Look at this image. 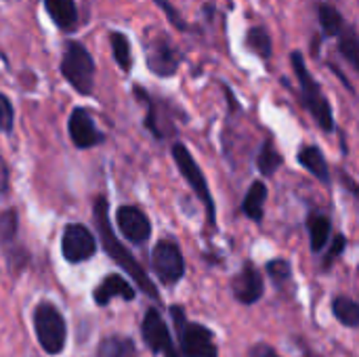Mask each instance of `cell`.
<instances>
[{
  "mask_svg": "<svg viewBox=\"0 0 359 357\" xmlns=\"http://www.w3.org/2000/svg\"><path fill=\"white\" fill-rule=\"evenodd\" d=\"M141 332H143V341L145 345L164 357H179L175 345H172V337L170 330L166 326V322L162 320V316L158 314V309H149L141 322Z\"/></svg>",
  "mask_w": 359,
  "mask_h": 357,
  "instance_id": "obj_9",
  "label": "cell"
},
{
  "mask_svg": "<svg viewBox=\"0 0 359 357\" xmlns=\"http://www.w3.org/2000/svg\"><path fill=\"white\" fill-rule=\"evenodd\" d=\"M34 330L40 347L48 356H59L67 341V326L61 311L50 303H38L34 309Z\"/></svg>",
  "mask_w": 359,
  "mask_h": 357,
  "instance_id": "obj_3",
  "label": "cell"
},
{
  "mask_svg": "<svg viewBox=\"0 0 359 357\" xmlns=\"http://www.w3.org/2000/svg\"><path fill=\"white\" fill-rule=\"evenodd\" d=\"M17 229H19L17 213L13 208L11 210H2L0 213V246L4 248L6 259H8L13 269H21L27 263L25 250L23 248H13V244L17 240Z\"/></svg>",
  "mask_w": 359,
  "mask_h": 357,
  "instance_id": "obj_13",
  "label": "cell"
},
{
  "mask_svg": "<svg viewBox=\"0 0 359 357\" xmlns=\"http://www.w3.org/2000/svg\"><path fill=\"white\" fill-rule=\"evenodd\" d=\"M158 6H162L164 8V13H166V17L170 19V23H175V27H179V29H187V25H185V21L181 19V15L177 13V8L170 4V2H166V0H154Z\"/></svg>",
  "mask_w": 359,
  "mask_h": 357,
  "instance_id": "obj_30",
  "label": "cell"
},
{
  "mask_svg": "<svg viewBox=\"0 0 359 357\" xmlns=\"http://www.w3.org/2000/svg\"><path fill=\"white\" fill-rule=\"evenodd\" d=\"M318 17H320V25H322L324 36H339L345 27L343 15L332 4H320Z\"/></svg>",
  "mask_w": 359,
  "mask_h": 357,
  "instance_id": "obj_24",
  "label": "cell"
},
{
  "mask_svg": "<svg viewBox=\"0 0 359 357\" xmlns=\"http://www.w3.org/2000/svg\"><path fill=\"white\" fill-rule=\"evenodd\" d=\"M114 297L133 301V299L137 297V292H135V288H133L122 276L111 274V276H107V278L95 288L93 299H95V303H97L99 307H105V305H109V301H111Z\"/></svg>",
  "mask_w": 359,
  "mask_h": 357,
  "instance_id": "obj_15",
  "label": "cell"
},
{
  "mask_svg": "<svg viewBox=\"0 0 359 357\" xmlns=\"http://www.w3.org/2000/svg\"><path fill=\"white\" fill-rule=\"evenodd\" d=\"M97 357H137V347L128 337H107L99 343Z\"/></svg>",
  "mask_w": 359,
  "mask_h": 357,
  "instance_id": "obj_19",
  "label": "cell"
},
{
  "mask_svg": "<svg viewBox=\"0 0 359 357\" xmlns=\"http://www.w3.org/2000/svg\"><path fill=\"white\" fill-rule=\"evenodd\" d=\"M282 156H280V151L273 147V141L271 139H265V143L261 145V149H259V156H257V166H259V170L265 175V177H271L280 166H282Z\"/></svg>",
  "mask_w": 359,
  "mask_h": 357,
  "instance_id": "obj_22",
  "label": "cell"
},
{
  "mask_svg": "<svg viewBox=\"0 0 359 357\" xmlns=\"http://www.w3.org/2000/svg\"><path fill=\"white\" fill-rule=\"evenodd\" d=\"M181 63V55L177 53V48L170 44V40L166 36H158L154 42L147 44V67L162 78H168L172 74H177Z\"/></svg>",
  "mask_w": 359,
  "mask_h": 357,
  "instance_id": "obj_11",
  "label": "cell"
},
{
  "mask_svg": "<svg viewBox=\"0 0 359 357\" xmlns=\"http://www.w3.org/2000/svg\"><path fill=\"white\" fill-rule=\"evenodd\" d=\"M231 290L236 301H240L242 305H252L263 297V278L252 263H246L244 269L233 278Z\"/></svg>",
  "mask_w": 359,
  "mask_h": 357,
  "instance_id": "obj_14",
  "label": "cell"
},
{
  "mask_svg": "<svg viewBox=\"0 0 359 357\" xmlns=\"http://www.w3.org/2000/svg\"><path fill=\"white\" fill-rule=\"evenodd\" d=\"M246 44H248V48H250L252 53H257L259 57H263V59H269V57H271V50H273V46H271V36L267 34L265 27H261V25L252 27V29L246 34Z\"/></svg>",
  "mask_w": 359,
  "mask_h": 357,
  "instance_id": "obj_26",
  "label": "cell"
},
{
  "mask_svg": "<svg viewBox=\"0 0 359 357\" xmlns=\"http://www.w3.org/2000/svg\"><path fill=\"white\" fill-rule=\"evenodd\" d=\"M307 229L311 234V250L320 252L322 248H326V244L330 240V219L326 215L313 213L307 219Z\"/></svg>",
  "mask_w": 359,
  "mask_h": 357,
  "instance_id": "obj_20",
  "label": "cell"
},
{
  "mask_svg": "<svg viewBox=\"0 0 359 357\" xmlns=\"http://www.w3.org/2000/svg\"><path fill=\"white\" fill-rule=\"evenodd\" d=\"M290 61H292V67H294V74L299 78V84H301V97H303V103L305 107L309 109V114L316 118V122L320 124L322 130L330 133L334 128V116H332V107L328 103V99L324 97L320 84L316 82V78L309 74L307 65H305V59H303V53L294 50L290 55Z\"/></svg>",
  "mask_w": 359,
  "mask_h": 357,
  "instance_id": "obj_2",
  "label": "cell"
},
{
  "mask_svg": "<svg viewBox=\"0 0 359 357\" xmlns=\"http://www.w3.org/2000/svg\"><path fill=\"white\" fill-rule=\"evenodd\" d=\"M339 50L343 53V57L358 69L359 67V40L355 25L343 27V32L339 34Z\"/></svg>",
  "mask_w": 359,
  "mask_h": 357,
  "instance_id": "obj_23",
  "label": "cell"
},
{
  "mask_svg": "<svg viewBox=\"0 0 359 357\" xmlns=\"http://www.w3.org/2000/svg\"><path fill=\"white\" fill-rule=\"evenodd\" d=\"M13 120H15V112L11 101L0 93V130L2 133H11L13 130Z\"/></svg>",
  "mask_w": 359,
  "mask_h": 357,
  "instance_id": "obj_28",
  "label": "cell"
},
{
  "mask_svg": "<svg viewBox=\"0 0 359 357\" xmlns=\"http://www.w3.org/2000/svg\"><path fill=\"white\" fill-rule=\"evenodd\" d=\"M267 274L271 276V280L276 284H284L290 280L292 276V269H290V263L284 261V259H276V261H269L267 263Z\"/></svg>",
  "mask_w": 359,
  "mask_h": 357,
  "instance_id": "obj_27",
  "label": "cell"
},
{
  "mask_svg": "<svg viewBox=\"0 0 359 357\" xmlns=\"http://www.w3.org/2000/svg\"><path fill=\"white\" fill-rule=\"evenodd\" d=\"M44 8L53 23L65 32L76 29L78 23V8L74 0H44Z\"/></svg>",
  "mask_w": 359,
  "mask_h": 357,
  "instance_id": "obj_16",
  "label": "cell"
},
{
  "mask_svg": "<svg viewBox=\"0 0 359 357\" xmlns=\"http://www.w3.org/2000/svg\"><path fill=\"white\" fill-rule=\"evenodd\" d=\"M250 357H282L276 349H271L269 345H255L250 349Z\"/></svg>",
  "mask_w": 359,
  "mask_h": 357,
  "instance_id": "obj_31",
  "label": "cell"
},
{
  "mask_svg": "<svg viewBox=\"0 0 359 357\" xmlns=\"http://www.w3.org/2000/svg\"><path fill=\"white\" fill-rule=\"evenodd\" d=\"M109 42H111V50L116 57V63L120 65V69L128 72L133 67V53H130V42L122 32H111L109 34Z\"/></svg>",
  "mask_w": 359,
  "mask_h": 357,
  "instance_id": "obj_25",
  "label": "cell"
},
{
  "mask_svg": "<svg viewBox=\"0 0 359 357\" xmlns=\"http://www.w3.org/2000/svg\"><path fill=\"white\" fill-rule=\"evenodd\" d=\"M69 139L78 149H90L105 141V135L97 128L90 112L86 107H76L69 116Z\"/></svg>",
  "mask_w": 359,
  "mask_h": 357,
  "instance_id": "obj_10",
  "label": "cell"
},
{
  "mask_svg": "<svg viewBox=\"0 0 359 357\" xmlns=\"http://www.w3.org/2000/svg\"><path fill=\"white\" fill-rule=\"evenodd\" d=\"M170 316L175 320L177 326V335H179V345H181V353L183 357H212L217 356V347L212 341V332L208 328H204L202 324L196 322H187L185 314L181 307H172Z\"/></svg>",
  "mask_w": 359,
  "mask_h": 357,
  "instance_id": "obj_5",
  "label": "cell"
},
{
  "mask_svg": "<svg viewBox=\"0 0 359 357\" xmlns=\"http://www.w3.org/2000/svg\"><path fill=\"white\" fill-rule=\"evenodd\" d=\"M212 357H217V356H212Z\"/></svg>",
  "mask_w": 359,
  "mask_h": 357,
  "instance_id": "obj_33",
  "label": "cell"
},
{
  "mask_svg": "<svg viewBox=\"0 0 359 357\" xmlns=\"http://www.w3.org/2000/svg\"><path fill=\"white\" fill-rule=\"evenodd\" d=\"M95 250H97V242L84 225L69 223L65 227L63 238H61V252H63L65 261L84 263L95 255Z\"/></svg>",
  "mask_w": 359,
  "mask_h": 357,
  "instance_id": "obj_8",
  "label": "cell"
},
{
  "mask_svg": "<svg viewBox=\"0 0 359 357\" xmlns=\"http://www.w3.org/2000/svg\"><path fill=\"white\" fill-rule=\"evenodd\" d=\"M61 74L80 95H90L95 86V61L84 44L69 40L61 59Z\"/></svg>",
  "mask_w": 359,
  "mask_h": 357,
  "instance_id": "obj_4",
  "label": "cell"
},
{
  "mask_svg": "<svg viewBox=\"0 0 359 357\" xmlns=\"http://www.w3.org/2000/svg\"><path fill=\"white\" fill-rule=\"evenodd\" d=\"M345 246H347V240H345V236H337L334 238V242H332V248L328 250V257L324 259V267H330L341 255H343V250H345Z\"/></svg>",
  "mask_w": 359,
  "mask_h": 357,
  "instance_id": "obj_29",
  "label": "cell"
},
{
  "mask_svg": "<svg viewBox=\"0 0 359 357\" xmlns=\"http://www.w3.org/2000/svg\"><path fill=\"white\" fill-rule=\"evenodd\" d=\"M265 200H267V187L263 181H255L244 198V204H242V210L248 219H252L255 223H261L263 221V210H265Z\"/></svg>",
  "mask_w": 359,
  "mask_h": 357,
  "instance_id": "obj_17",
  "label": "cell"
},
{
  "mask_svg": "<svg viewBox=\"0 0 359 357\" xmlns=\"http://www.w3.org/2000/svg\"><path fill=\"white\" fill-rule=\"evenodd\" d=\"M172 158L183 175V179L189 183V187L194 189V194L202 200L204 208H206V215H208V223L215 225V200L210 196V189H208V183H206V177L204 173L200 170L198 162L194 160V156L189 154V149L183 145V143H175L172 145Z\"/></svg>",
  "mask_w": 359,
  "mask_h": 357,
  "instance_id": "obj_6",
  "label": "cell"
},
{
  "mask_svg": "<svg viewBox=\"0 0 359 357\" xmlns=\"http://www.w3.org/2000/svg\"><path fill=\"white\" fill-rule=\"evenodd\" d=\"M299 162L303 168H307L316 179H320L322 183H328L330 181V175H328V164H326V158L322 154L320 147L316 145H309V147H303L301 154H299Z\"/></svg>",
  "mask_w": 359,
  "mask_h": 357,
  "instance_id": "obj_18",
  "label": "cell"
},
{
  "mask_svg": "<svg viewBox=\"0 0 359 357\" xmlns=\"http://www.w3.org/2000/svg\"><path fill=\"white\" fill-rule=\"evenodd\" d=\"M6 183H8V170H6V164L0 156V191L6 189Z\"/></svg>",
  "mask_w": 359,
  "mask_h": 357,
  "instance_id": "obj_32",
  "label": "cell"
},
{
  "mask_svg": "<svg viewBox=\"0 0 359 357\" xmlns=\"http://www.w3.org/2000/svg\"><path fill=\"white\" fill-rule=\"evenodd\" d=\"M151 263H154V269H156L160 282L166 286L177 284L185 274L181 248L170 240H162L156 244L154 255H151Z\"/></svg>",
  "mask_w": 359,
  "mask_h": 357,
  "instance_id": "obj_7",
  "label": "cell"
},
{
  "mask_svg": "<svg viewBox=\"0 0 359 357\" xmlns=\"http://www.w3.org/2000/svg\"><path fill=\"white\" fill-rule=\"evenodd\" d=\"M116 221H118V227H120L122 236L126 240H130L133 244H143L151 236V223H149L147 215L137 206L118 208Z\"/></svg>",
  "mask_w": 359,
  "mask_h": 357,
  "instance_id": "obj_12",
  "label": "cell"
},
{
  "mask_svg": "<svg viewBox=\"0 0 359 357\" xmlns=\"http://www.w3.org/2000/svg\"><path fill=\"white\" fill-rule=\"evenodd\" d=\"M95 225H97L99 238H101V242H103V248H105V252L111 257V261L118 263V265L137 282V286H139L149 299H160V295H158L154 282L149 280V276L145 274V269L141 267V263H137V259L130 255V250L124 248V246L116 240L114 229H111V225H109V217H107V202H105V198H101V196L95 200Z\"/></svg>",
  "mask_w": 359,
  "mask_h": 357,
  "instance_id": "obj_1",
  "label": "cell"
},
{
  "mask_svg": "<svg viewBox=\"0 0 359 357\" xmlns=\"http://www.w3.org/2000/svg\"><path fill=\"white\" fill-rule=\"evenodd\" d=\"M332 314L347 328H358L359 326V305L349 297H337L332 303Z\"/></svg>",
  "mask_w": 359,
  "mask_h": 357,
  "instance_id": "obj_21",
  "label": "cell"
}]
</instances>
